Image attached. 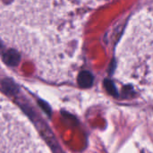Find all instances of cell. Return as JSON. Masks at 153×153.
<instances>
[{
    "instance_id": "cell-1",
    "label": "cell",
    "mask_w": 153,
    "mask_h": 153,
    "mask_svg": "<svg viewBox=\"0 0 153 153\" xmlns=\"http://www.w3.org/2000/svg\"><path fill=\"white\" fill-rule=\"evenodd\" d=\"M116 73L153 96V13L141 12L128 23L117 48Z\"/></svg>"
},
{
    "instance_id": "cell-2",
    "label": "cell",
    "mask_w": 153,
    "mask_h": 153,
    "mask_svg": "<svg viewBox=\"0 0 153 153\" xmlns=\"http://www.w3.org/2000/svg\"><path fill=\"white\" fill-rule=\"evenodd\" d=\"M93 81H94L93 75L88 71L81 72L77 77V82L79 86L83 89L90 88L93 84Z\"/></svg>"
},
{
    "instance_id": "cell-3",
    "label": "cell",
    "mask_w": 153,
    "mask_h": 153,
    "mask_svg": "<svg viewBox=\"0 0 153 153\" xmlns=\"http://www.w3.org/2000/svg\"><path fill=\"white\" fill-rule=\"evenodd\" d=\"M3 60L6 65L10 66H16L21 60V56L18 54V52H16L15 50L10 49V50H7L4 54Z\"/></svg>"
},
{
    "instance_id": "cell-4",
    "label": "cell",
    "mask_w": 153,
    "mask_h": 153,
    "mask_svg": "<svg viewBox=\"0 0 153 153\" xmlns=\"http://www.w3.org/2000/svg\"><path fill=\"white\" fill-rule=\"evenodd\" d=\"M2 88L4 91L9 95L15 94L18 91V88L15 85V83L9 79H5L2 82Z\"/></svg>"
},
{
    "instance_id": "cell-5",
    "label": "cell",
    "mask_w": 153,
    "mask_h": 153,
    "mask_svg": "<svg viewBox=\"0 0 153 153\" xmlns=\"http://www.w3.org/2000/svg\"><path fill=\"white\" fill-rule=\"evenodd\" d=\"M104 86L110 95H112L114 97H117V95H118L117 90V87L113 82H111L110 80H105L104 81Z\"/></svg>"
},
{
    "instance_id": "cell-6",
    "label": "cell",
    "mask_w": 153,
    "mask_h": 153,
    "mask_svg": "<svg viewBox=\"0 0 153 153\" xmlns=\"http://www.w3.org/2000/svg\"><path fill=\"white\" fill-rule=\"evenodd\" d=\"M106 0H75V2L79 4L82 5H86V6H91V7H96L99 4L104 3Z\"/></svg>"
},
{
    "instance_id": "cell-7",
    "label": "cell",
    "mask_w": 153,
    "mask_h": 153,
    "mask_svg": "<svg viewBox=\"0 0 153 153\" xmlns=\"http://www.w3.org/2000/svg\"><path fill=\"white\" fill-rule=\"evenodd\" d=\"M39 107L47 113V115L48 116H51V108H50V107H49V105L47 103V102H45V101H43V100H39Z\"/></svg>"
},
{
    "instance_id": "cell-8",
    "label": "cell",
    "mask_w": 153,
    "mask_h": 153,
    "mask_svg": "<svg viewBox=\"0 0 153 153\" xmlns=\"http://www.w3.org/2000/svg\"><path fill=\"white\" fill-rule=\"evenodd\" d=\"M142 153H143V152H142Z\"/></svg>"
}]
</instances>
